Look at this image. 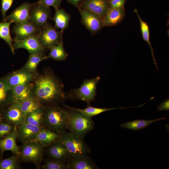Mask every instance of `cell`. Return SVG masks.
Returning a JSON list of instances; mask_svg holds the SVG:
<instances>
[{"instance_id":"6da1fadb","label":"cell","mask_w":169,"mask_h":169,"mask_svg":"<svg viewBox=\"0 0 169 169\" xmlns=\"http://www.w3.org/2000/svg\"><path fill=\"white\" fill-rule=\"evenodd\" d=\"M33 81V96L43 106L59 105L67 100L63 84L51 72L38 74Z\"/></svg>"},{"instance_id":"5bb4252c","label":"cell","mask_w":169,"mask_h":169,"mask_svg":"<svg viewBox=\"0 0 169 169\" xmlns=\"http://www.w3.org/2000/svg\"><path fill=\"white\" fill-rule=\"evenodd\" d=\"M33 4L29 2L23 3L7 16L4 21H12L16 24H19L29 21L30 10Z\"/></svg>"},{"instance_id":"e0dca14e","label":"cell","mask_w":169,"mask_h":169,"mask_svg":"<svg viewBox=\"0 0 169 169\" xmlns=\"http://www.w3.org/2000/svg\"><path fill=\"white\" fill-rule=\"evenodd\" d=\"M42 127L34 126L24 121L17 127V139L23 143L32 141Z\"/></svg>"},{"instance_id":"ba28073f","label":"cell","mask_w":169,"mask_h":169,"mask_svg":"<svg viewBox=\"0 0 169 169\" xmlns=\"http://www.w3.org/2000/svg\"><path fill=\"white\" fill-rule=\"evenodd\" d=\"M37 35L40 43L45 49H49L62 39V33L48 24L41 29Z\"/></svg>"},{"instance_id":"484cf974","label":"cell","mask_w":169,"mask_h":169,"mask_svg":"<svg viewBox=\"0 0 169 169\" xmlns=\"http://www.w3.org/2000/svg\"><path fill=\"white\" fill-rule=\"evenodd\" d=\"M165 119V118H163L152 120H137L123 123L120 126L133 131H137L144 129L156 121Z\"/></svg>"},{"instance_id":"ab89813d","label":"cell","mask_w":169,"mask_h":169,"mask_svg":"<svg viewBox=\"0 0 169 169\" xmlns=\"http://www.w3.org/2000/svg\"><path fill=\"white\" fill-rule=\"evenodd\" d=\"M82 0H68V2L75 6H78L79 3Z\"/></svg>"},{"instance_id":"5b68a950","label":"cell","mask_w":169,"mask_h":169,"mask_svg":"<svg viewBox=\"0 0 169 169\" xmlns=\"http://www.w3.org/2000/svg\"><path fill=\"white\" fill-rule=\"evenodd\" d=\"M58 133L59 137L57 140L64 145L72 155L90 153V149L85 141L84 137L79 136L66 131Z\"/></svg>"},{"instance_id":"277c9868","label":"cell","mask_w":169,"mask_h":169,"mask_svg":"<svg viewBox=\"0 0 169 169\" xmlns=\"http://www.w3.org/2000/svg\"><path fill=\"white\" fill-rule=\"evenodd\" d=\"M100 80L99 76L84 80L79 87L66 94L67 99L79 100L90 104L95 100L96 86Z\"/></svg>"},{"instance_id":"d590c367","label":"cell","mask_w":169,"mask_h":169,"mask_svg":"<svg viewBox=\"0 0 169 169\" xmlns=\"http://www.w3.org/2000/svg\"><path fill=\"white\" fill-rule=\"evenodd\" d=\"M62 0H39L34 3L49 7L52 6L55 9L59 8Z\"/></svg>"},{"instance_id":"b9f144b4","label":"cell","mask_w":169,"mask_h":169,"mask_svg":"<svg viewBox=\"0 0 169 169\" xmlns=\"http://www.w3.org/2000/svg\"></svg>"},{"instance_id":"3957f363","label":"cell","mask_w":169,"mask_h":169,"mask_svg":"<svg viewBox=\"0 0 169 169\" xmlns=\"http://www.w3.org/2000/svg\"><path fill=\"white\" fill-rule=\"evenodd\" d=\"M68 130L74 134L84 137L94 128L95 124L91 118L77 111L69 109Z\"/></svg>"},{"instance_id":"8fae6325","label":"cell","mask_w":169,"mask_h":169,"mask_svg":"<svg viewBox=\"0 0 169 169\" xmlns=\"http://www.w3.org/2000/svg\"><path fill=\"white\" fill-rule=\"evenodd\" d=\"M47 147L46 153L49 158L67 164L70 161L71 154L58 140Z\"/></svg>"},{"instance_id":"9a60e30c","label":"cell","mask_w":169,"mask_h":169,"mask_svg":"<svg viewBox=\"0 0 169 169\" xmlns=\"http://www.w3.org/2000/svg\"><path fill=\"white\" fill-rule=\"evenodd\" d=\"M67 164L68 169H99L87 154L72 155Z\"/></svg>"},{"instance_id":"d6a6232c","label":"cell","mask_w":169,"mask_h":169,"mask_svg":"<svg viewBox=\"0 0 169 169\" xmlns=\"http://www.w3.org/2000/svg\"><path fill=\"white\" fill-rule=\"evenodd\" d=\"M19 155L13 154L7 158L0 160V169H20Z\"/></svg>"},{"instance_id":"7a4b0ae2","label":"cell","mask_w":169,"mask_h":169,"mask_svg":"<svg viewBox=\"0 0 169 169\" xmlns=\"http://www.w3.org/2000/svg\"><path fill=\"white\" fill-rule=\"evenodd\" d=\"M68 114L67 110L58 105L44 106L43 127L58 132L68 130Z\"/></svg>"},{"instance_id":"60d3db41","label":"cell","mask_w":169,"mask_h":169,"mask_svg":"<svg viewBox=\"0 0 169 169\" xmlns=\"http://www.w3.org/2000/svg\"><path fill=\"white\" fill-rule=\"evenodd\" d=\"M3 121V118L2 114L0 113V123Z\"/></svg>"},{"instance_id":"2e32d148","label":"cell","mask_w":169,"mask_h":169,"mask_svg":"<svg viewBox=\"0 0 169 169\" xmlns=\"http://www.w3.org/2000/svg\"><path fill=\"white\" fill-rule=\"evenodd\" d=\"M18 136L17 127L3 138L0 139V156L1 157L6 151H10L13 154L19 155L20 147L16 143Z\"/></svg>"},{"instance_id":"7402d4cb","label":"cell","mask_w":169,"mask_h":169,"mask_svg":"<svg viewBox=\"0 0 169 169\" xmlns=\"http://www.w3.org/2000/svg\"><path fill=\"white\" fill-rule=\"evenodd\" d=\"M59 137L58 133L42 127L32 141H37L46 147L57 140Z\"/></svg>"},{"instance_id":"8d00e7d4","label":"cell","mask_w":169,"mask_h":169,"mask_svg":"<svg viewBox=\"0 0 169 169\" xmlns=\"http://www.w3.org/2000/svg\"><path fill=\"white\" fill-rule=\"evenodd\" d=\"M14 0H2L1 13L3 17V21H4L7 17L6 13L11 7Z\"/></svg>"},{"instance_id":"f546056e","label":"cell","mask_w":169,"mask_h":169,"mask_svg":"<svg viewBox=\"0 0 169 169\" xmlns=\"http://www.w3.org/2000/svg\"><path fill=\"white\" fill-rule=\"evenodd\" d=\"M49 49V52L48 55L49 58L56 61H62L67 58L68 54L64 48L62 39L56 45Z\"/></svg>"},{"instance_id":"4fadbf2b","label":"cell","mask_w":169,"mask_h":169,"mask_svg":"<svg viewBox=\"0 0 169 169\" xmlns=\"http://www.w3.org/2000/svg\"><path fill=\"white\" fill-rule=\"evenodd\" d=\"M33 83L16 85L11 88L12 104L20 103L34 96Z\"/></svg>"},{"instance_id":"52a82bcc","label":"cell","mask_w":169,"mask_h":169,"mask_svg":"<svg viewBox=\"0 0 169 169\" xmlns=\"http://www.w3.org/2000/svg\"><path fill=\"white\" fill-rule=\"evenodd\" d=\"M38 74L37 72H32L22 68L11 73L3 78L11 88L16 85L33 81Z\"/></svg>"},{"instance_id":"603a6c76","label":"cell","mask_w":169,"mask_h":169,"mask_svg":"<svg viewBox=\"0 0 169 169\" xmlns=\"http://www.w3.org/2000/svg\"><path fill=\"white\" fill-rule=\"evenodd\" d=\"M11 88L2 78L0 79V108H5L13 103Z\"/></svg>"},{"instance_id":"ffe728a7","label":"cell","mask_w":169,"mask_h":169,"mask_svg":"<svg viewBox=\"0 0 169 169\" xmlns=\"http://www.w3.org/2000/svg\"><path fill=\"white\" fill-rule=\"evenodd\" d=\"M2 115L3 120L13 124L17 127L25 121V116L14 104L9 105Z\"/></svg>"},{"instance_id":"e575fe53","label":"cell","mask_w":169,"mask_h":169,"mask_svg":"<svg viewBox=\"0 0 169 169\" xmlns=\"http://www.w3.org/2000/svg\"><path fill=\"white\" fill-rule=\"evenodd\" d=\"M15 127L13 124L5 121L1 122L0 123V139L12 132Z\"/></svg>"},{"instance_id":"1f68e13d","label":"cell","mask_w":169,"mask_h":169,"mask_svg":"<svg viewBox=\"0 0 169 169\" xmlns=\"http://www.w3.org/2000/svg\"><path fill=\"white\" fill-rule=\"evenodd\" d=\"M134 12L136 14L139 20L141 29L143 39L149 44L151 50V55L153 58L154 63L157 69H158V67L156 63V60L154 57L153 48L151 46L150 41V31L148 24L146 22H144L141 18L137 9H135Z\"/></svg>"},{"instance_id":"f1b7e54d","label":"cell","mask_w":169,"mask_h":169,"mask_svg":"<svg viewBox=\"0 0 169 169\" xmlns=\"http://www.w3.org/2000/svg\"><path fill=\"white\" fill-rule=\"evenodd\" d=\"M13 23L12 21H3L0 22V38L4 40L8 44L12 53L15 54L13 46V39L10 33V24Z\"/></svg>"},{"instance_id":"cb8c5ba5","label":"cell","mask_w":169,"mask_h":169,"mask_svg":"<svg viewBox=\"0 0 169 169\" xmlns=\"http://www.w3.org/2000/svg\"><path fill=\"white\" fill-rule=\"evenodd\" d=\"M55 10L53 18L55 26L56 28L63 31L68 26L70 16L63 9L58 8Z\"/></svg>"},{"instance_id":"44dd1931","label":"cell","mask_w":169,"mask_h":169,"mask_svg":"<svg viewBox=\"0 0 169 169\" xmlns=\"http://www.w3.org/2000/svg\"><path fill=\"white\" fill-rule=\"evenodd\" d=\"M125 16L124 7L113 8H110L103 19L104 26H113L120 23Z\"/></svg>"},{"instance_id":"9c48e42d","label":"cell","mask_w":169,"mask_h":169,"mask_svg":"<svg viewBox=\"0 0 169 169\" xmlns=\"http://www.w3.org/2000/svg\"><path fill=\"white\" fill-rule=\"evenodd\" d=\"M37 34L22 40L18 39L15 37L13 39L14 43L13 44L14 50L20 48H24L27 50L30 54L44 55L45 48L40 43Z\"/></svg>"},{"instance_id":"4dcf8cb0","label":"cell","mask_w":169,"mask_h":169,"mask_svg":"<svg viewBox=\"0 0 169 169\" xmlns=\"http://www.w3.org/2000/svg\"><path fill=\"white\" fill-rule=\"evenodd\" d=\"M48 58V55L39 54H30L28 60L22 68L28 71L36 72L39 64L42 61Z\"/></svg>"},{"instance_id":"30bf717a","label":"cell","mask_w":169,"mask_h":169,"mask_svg":"<svg viewBox=\"0 0 169 169\" xmlns=\"http://www.w3.org/2000/svg\"><path fill=\"white\" fill-rule=\"evenodd\" d=\"M50 15L49 7L33 3L30 10L29 21L41 29L48 24L47 21Z\"/></svg>"},{"instance_id":"8992f818","label":"cell","mask_w":169,"mask_h":169,"mask_svg":"<svg viewBox=\"0 0 169 169\" xmlns=\"http://www.w3.org/2000/svg\"><path fill=\"white\" fill-rule=\"evenodd\" d=\"M45 147L39 143L33 141L23 143L20 147L19 157L24 162L32 163L37 169L41 166L44 148Z\"/></svg>"},{"instance_id":"74e56055","label":"cell","mask_w":169,"mask_h":169,"mask_svg":"<svg viewBox=\"0 0 169 169\" xmlns=\"http://www.w3.org/2000/svg\"><path fill=\"white\" fill-rule=\"evenodd\" d=\"M125 0H109L110 7L113 8L124 7Z\"/></svg>"},{"instance_id":"ac0fdd59","label":"cell","mask_w":169,"mask_h":169,"mask_svg":"<svg viewBox=\"0 0 169 169\" xmlns=\"http://www.w3.org/2000/svg\"><path fill=\"white\" fill-rule=\"evenodd\" d=\"M41 30L28 21L16 24L13 28V32L15 35V37L22 40L37 35Z\"/></svg>"},{"instance_id":"f35d334b","label":"cell","mask_w":169,"mask_h":169,"mask_svg":"<svg viewBox=\"0 0 169 169\" xmlns=\"http://www.w3.org/2000/svg\"><path fill=\"white\" fill-rule=\"evenodd\" d=\"M169 100H165L157 107V110L159 111L169 110Z\"/></svg>"},{"instance_id":"4316f807","label":"cell","mask_w":169,"mask_h":169,"mask_svg":"<svg viewBox=\"0 0 169 169\" xmlns=\"http://www.w3.org/2000/svg\"><path fill=\"white\" fill-rule=\"evenodd\" d=\"M44 106H43L26 115L25 121L33 125L43 127Z\"/></svg>"},{"instance_id":"7c38bea8","label":"cell","mask_w":169,"mask_h":169,"mask_svg":"<svg viewBox=\"0 0 169 169\" xmlns=\"http://www.w3.org/2000/svg\"><path fill=\"white\" fill-rule=\"evenodd\" d=\"M79 9L82 21L87 28L92 33L100 31L103 27V19L90 11Z\"/></svg>"},{"instance_id":"83f0119b","label":"cell","mask_w":169,"mask_h":169,"mask_svg":"<svg viewBox=\"0 0 169 169\" xmlns=\"http://www.w3.org/2000/svg\"><path fill=\"white\" fill-rule=\"evenodd\" d=\"M63 105L65 107L68 109H72L82 113L85 116L91 118L93 116L97 115L107 111L117 109H121L128 108V107H116L110 108H99L91 106L89 105L88 106L84 109H80L71 107L64 104H63Z\"/></svg>"},{"instance_id":"d6986e66","label":"cell","mask_w":169,"mask_h":169,"mask_svg":"<svg viewBox=\"0 0 169 169\" xmlns=\"http://www.w3.org/2000/svg\"><path fill=\"white\" fill-rule=\"evenodd\" d=\"M83 9L94 13L103 19L110 8L107 0H86L82 5Z\"/></svg>"},{"instance_id":"d4e9b609","label":"cell","mask_w":169,"mask_h":169,"mask_svg":"<svg viewBox=\"0 0 169 169\" xmlns=\"http://www.w3.org/2000/svg\"><path fill=\"white\" fill-rule=\"evenodd\" d=\"M14 104L20 109L25 117L29 113L43 106L34 96L20 103Z\"/></svg>"},{"instance_id":"836d02e7","label":"cell","mask_w":169,"mask_h":169,"mask_svg":"<svg viewBox=\"0 0 169 169\" xmlns=\"http://www.w3.org/2000/svg\"><path fill=\"white\" fill-rule=\"evenodd\" d=\"M41 167L42 169H68L67 163L48 158L45 159L44 164Z\"/></svg>"}]
</instances>
